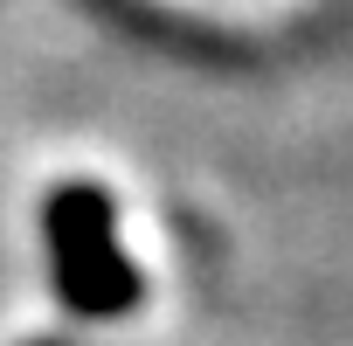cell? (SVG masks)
Listing matches in <instances>:
<instances>
[{"label":"cell","instance_id":"obj_1","mask_svg":"<svg viewBox=\"0 0 353 346\" xmlns=\"http://www.w3.org/2000/svg\"><path fill=\"white\" fill-rule=\"evenodd\" d=\"M42 236H49V256H56V291L70 312L83 318H111L139 298V270L125 263L118 250V222H111V201L83 181L56 187L49 208H42Z\"/></svg>","mask_w":353,"mask_h":346}]
</instances>
